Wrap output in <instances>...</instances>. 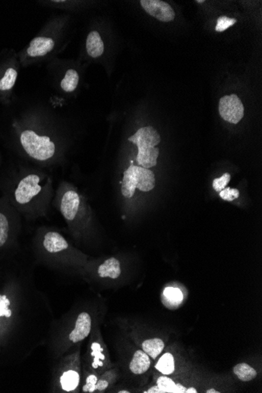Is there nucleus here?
I'll list each match as a JSON object with an SVG mask.
<instances>
[{"mask_svg":"<svg viewBox=\"0 0 262 393\" xmlns=\"http://www.w3.org/2000/svg\"><path fill=\"white\" fill-rule=\"evenodd\" d=\"M138 147L137 162L144 168L149 169L157 164L160 150L156 148L160 143V134L152 126L140 128L133 136L128 138Z\"/></svg>","mask_w":262,"mask_h":393,"instance_id":"obj_1","label":"nucleus"},{"mask_svg":"<svg viewBox=\"0 0 262 393\" xmlns=\"http://www.w3.org/2000/svg\"><path fill=\"white\" fill-rule=\"evenodd\" d=\"M121 192L124 197L132 198L136 189L149 192L155 188V174L141 166L131 165L123 173Z\"/></svg>","mask_w":262,"mask_h":393,"instance_id":"obj_2","label":"nucleus"},{"mask_svg":"<svg viewBox=\"0 0 262 393\" xmlns=\"http://www.w3.org/2000/svg\"><path fill=\"white\" fill-rule=\"evenodd\" d=\"M21 143L25 152L32 158L39 161H45L52 158L56 151L55 144L49 137L39 136L30 129L22 132Z\"/></svg>","mask_w":262,"mask_h":393,"instance_id":"obj_3","label":"nucleus"},{"mask_svg":"<svg viewBox=\"0 0 262 393\" xmlns=\"http://www.w3.org/2000/svg\"><path fill=\"white\" fill-rule=\"evenodd\" d=\"M219 113L224 120L237 124L244 117V104L235 94L225 96L220 99Z\"/></svg>","mask_w":262,"mask_h":393,"instance_id":"obj_4","label":"nucleus"},{"mask_svg":"<svg viewBox=\"0 0 262 393\" xmlns=\"http://www.w3.org/2000/svg\"><path fill=\"white\" fill-rule=\"evenodd\" d=\"M39 182L40 177L36 174H29L24 177L19 182L15 190V199L17 203L25 204L41 193L42 186Z\"/></svg>","mask_w":262,"mask_h":393,"instance_id":"obj_5","label":"nucleus"},{"mask_svg":"<svg viewBox=\"0 0 262 393\" xmlns=\"http://www.w3.org/2000/svg\"><path fill=\"white\" fill-rule=\"evenodd\" d=\"M142 8L150 15L164 22L174 20L175 13L167 3L160 0H141Z\"/></svg>","mask_w":262,"mask_h":393,"instance_id":"obj_6","label":"nucleus"},{"mask_svg":"<svg viewBox=\"0 0 262 393\" xmlns=\"http://www.w3.org/2000/svg\"><path fill=\"white\" fill-rule=\"evenodd\" d=\"M92 320L89 313L81 312L75 320V324L72 331L68 335V340L72 344H75L87 338L91 331Z\"/></svg>","mask_w":262,"mask_h":393,"instance_id":"obj_7","label":"nucleus"},{"mask_svg":"<svg viewBox=\"0 0 262 393\" xmlns=\"http://www.w3.org/2000/svg\"><path fill=\"white\" fill-rule=\"evenodd\" d=\"M81 200L78 193L73 190H68L62 195L61 199V212L68 221H72L76 218L80 209Z\"/></svg>","mask_w":262,"mask_h":393,"instance_id":"obj_8","label":"nucleus"},{"mask_svg":"<svg viewBox=\"0 0 262 393\" xmlns=\"http://www.w3.org/2000/svg\"><path fill=\"white\" fill-rule=\"evenodd\" d=\"M45 250L50 254H57L68 248L65 237L57 231H50L44 235L43 241Z\"/></svg>","mask_w":262,"mask_h":393,"instance_id":"obj_9","label":"nucleus"},{"mask_svg":"<svg viewBox=\"0 0 262 393\" xmlns=\"http://www.w3.org/2000/svg\"><path fill=\"white\" fill-rule=\"evenodd\" d=\"M55 47V41L51 38L39 37L35 38L32 40L27 49V53L29 56L42 57L51 51Z\"/></svg>","mask_w":262,"mask_h":393,"instance_id":"obj_10","label":"nucleus"},{"mask_svg":"<svg viewBox=\"0 0 262 393\" xmlns=\"http://www.w3.org/2000/svg\"><path fill=\"white\" fill-rule=\"evenodd\" d=\"M151 359L143 350L135 352L133 358L129 362V370L135 375H142L149 369Z\"/></svg>","mask_w":262,"mask_h":393,"instance_id":"obj_11","label":"nucleus"},{"mask_svg":"<svg viewBox=\"0 0 262 393\" xmlns=\"http://www.w3.org/2000/svg\"><path fill=\"white\" fill-rule=\"evenodd\" d=\"M80 383L78 371L73 368H68L62 372L60 376V385L64 391H73L77 389Z\"/></svg>","mask_w":262,"mask_h":393,"instance_id":"obj_12","label":"nucleus"},{"mask_svg":"<svg viewBox=\"0 0 262 393\" xmlns=\"http://www.w3.org/2000/svg\"><path fill=\"white\" fill-rule=\"evenodd\" d=\"M97 273L101 278L117 279L121 274L120 263L115 257H111L99 266Z\"/></svg>","mask_w":262,"mask_h":393,"instance_id":"obj_13","label":"nucleus"},{"mask_svg":"<svg viewBox=\"0 0 262 393\" xmlns=\"http://www.w3.org/2000/svg\"><path fill=\"white\" fill-rule=\"evenodd\" d=\"M104 43L97 32L93 31L88 35L87 39V50L88 55L96 58L104 53Z\"/></svg>","mask_w":262,"mask_h":393,"instance_id":"obj_14","label":"nucleus"},{"mask_svg":"<svg viewBox=\"0 0 262 393\" xmlns=\"http://www.w3.org/2000/svg\"><path fill=\"white\" fill-rule=\"evenodd\" d=\"M165 347L164 340L160 338H151L144 340L142 345V350L152 359H155Z\"/></svg>","mask_w":262,"mask_h":393,"instance_id":"obj_15","label":"nucleus"},{"mask_svg":"<svg viewBox=\"0 0 262 393\" xmlns=\"http://www.w3.org/2000/svg\"><path fill=\"white\" fill-rule=\"evenodd\" d=\"M233 372L237 378L244 382H247L254 379L257 375V371L245 362H241L235 365L233 368Z\"/></svg>","mask_w":262,"mask_h":393,"instance_id":"obj_16","label":"nucleus"},{"mask_svg":"<svg viewBox=\"0 0 262 393\" xmlns=\"http://www.w3.org/2000/svg\"><path fill=\"white\" fill-rule=\"evenodd\" d=\"M155 368L164 375H170L174 371V359L169 352L163 355L155 365Z\"/></svg>","mask_w":262,"mask_h":393,"instance_id":"obj_17","label":"nucleus"},{"mask_svg":"<svg viewBox=\"0 0 262 393\" xmlns=\"http://www.w3.org/2000/svg\"><path fill=\"white\" fill-rule=\"evenodd\" d=\"M78 73L74 69L68 70L65 74V77L61 83V86L65 92H72L76 89L78 84Z\"/></svg>","mask_w":262,"mask_h":393,"instance_id":"obj_18","label":"nucleus"},{"mask_svg":"<svg viewBox=\"0 0 262 393\" xmlns=\"http://www.w3.org/2000/svg\"><path fill=\"white\" fill-rule=\"evenodd\" d=\"M164 296L167 303L170 305H179L183 301L182 292L175 287H167L164 291Z\"/></svg>","mask_w":262,"mask_h":393,"instance_id":"obj_19","label":"nucleus"},{"mask_svg":"<svg viewBox=\"0 0 262 393\" xmlns=\"http://www.w3.org/2000/svg\"><path fill=\"white\" fill-rule=\"evenodd\" d=\"M17 72L13 68H8L5 75L0 80V90H9L13 88L17 80Z\"/></svg>","mask_w":262,"mask_h":393,"instance_id":"obj_20","label":"nucleus"},{"mask_svg":"<svg viewBox=\"0 0 262 393\" xmlns=\"http://www.w3.org/2000/svg\"><path fill=\"white\" fill-rule=\"evenodd\" d=\"M156 385L163 393H174L175 391V383L172 379L166 376L160 377L157 379Z\"/></svg>","mask_w":262,"mask_h":393,"instance_id":"obj_21","label":"nucleus"},{"mask_svg":"<svg viewBox=\"0 0 262 393\" xmlns=\"http://www.w3.org/2000/svg\"><path fill=\"white\" fill-rule=\"evenodd\" d=\"M9 222L7 217L0 213V247L5 244L8 238Z\"/></svg>","mask_w":262,"mask_h":393,"instance_id":"obj_22","label":"nucleus"},{"mask_svg":"<svg viewBox=\"0 0 262 393\" xmlns=\"http://www.w3.org/2000/svg\"><path fill=\"white\" fill-rule=\"evenodd\" d=\"M235 23H237L235 19L230 18V17H226V16H222V17H218L215 30L218 32V33H222V32L227 30L228 28L233 25Z\"/></svg>","mask_w":262,"mask_h":393,"instance_id":"obj_23","label":"nucleus"},{"mask_svg":"<svg viewBox=\"0 0 262 393\" xmlns=\"http://www.w3.org/2000/svg\"><path fill=\"white\" fill-rule=\"evenodd\" d=\"M231 175L228 173H225L221 177L215 179L213 181V188L218 193H220L221 190L225 189L227 185L229 183Z\"/></svg>","mask_w":262,"mask_h":393,"instance_id":"obj_24","label":"nucleus"},{"mask_svg":"<svg viewBox=\"0 0 262 393\" xmlns=\"http://www.w3.org/2000/svg\"><path fill=\"white\" fill-rule=\"evenodd\" d=\"M220 197L224 200L233 201L240 196V192L238 189L226 188L221 190L219 193Z\"/></svg>","mask_w":262,"mask_h":393,"instance_id":"obj_25","label":"nucleus"},{"mask_svg":"<svg viewBox=\"0 0 262 393\" xmlns=\"http://www.w3.org/2000/svg\"><path fill=\"white\" fill-rule=\"evenodd\" d=\"M97 378L96 375H90L86 378V382L83 387L84 392H94L95 391L96 384H97Z\"/></svg>","mask_w":262,"mask_h":393,"instance_id":"obj_26","label":"nucleus"},{"mask_svg":"<svg viewBox=\"0 0 262 393\" xmlns=\"http://www.w3.org/2000/svg\"><path fill=\"white\" fill-rule=\"evenodd\" d=\"M10 305V301L7 299L6 296H0V316H6L7 317H10L11 315V311L7 308V306Z\"/></svg>","mask_w":262,"mask_h":393,"instance_id":"obj_27","label":"nucleus"},{"mask_svg":"<svg viewBox=\"0 0 262 393\" xmlns=\"http://www.w3.org/2000/svg\"><path fill=\"white\" fill-rule=\"evenodd\" d=\"M109 386V381L106 377H103L100 379H97V384H96L95 391H102L107 389Z\"/></svg>","mask_w":262,"mask_h":393,"instance_id":"obj_28","label":"nucleus"},{"mask_svg":"<svg viewBox=\"0 0 262 393\" xmlns=\"http://www.w3.org/2000/svg\"><path fill=\"white\" fill-rule=\"evenodd\" d=\"M186 389H187V388H186V387L182 386V385H180V384H176L174 393H184L186 392Z\"/></svg>","mask_w":262,"mask_h":393,"instance_id":"obj_29","label":"nucleus"},{"mask_svg":"<svg viewBox=\"0 0 262 393\" xmlns=\"http://www.w3.org/2000/svg\"><path fill=\"white\" fill-rule=\"evenodd\" d=\"M144 392L145 393H163L162 391L160 389V388H159L157 385H155V386L152 387V388H149V389L147 390V391H144Z\"/></svg>","mask_w":262,"mask_h":393,"instance_id":"obj_30","label":"nucleus"},{"mask_svg":"<svg viewBox=\"0 0 262 393\" xmlns=\"http://www.w3.org/2000/svg\"><path fill=\"white\" fill-rule=\"evenodd\" d=\"M186 393H196L197 392V390L196 389V388H188V389H186Z\"/></svg>","mask_w":262,"mask_h":393,"instance_id":"obj_31","label":"nucleus"},{"mask_svg":"<svg viewBox=\"0 0 262 393\" xmlns=\"http://www.w3.org/2000/svg\"><path fill=\"white\" fill-rule=\"evenodd\" d=\"M206 393H219L220 391H216V390L214 389V388H211V389L206 390Z\"/></svg>","mask_w":262,"mask_h":393,"instance_id":"obj_32","label":"nucleus"},{"mask_svg":"<svg viewBox=\"0 0 262 393\" xmlns=\"http://www.w3.org/2000/svg\"><path fill=\"white\" fill-rule=\"evenodd\" d=\"M119 393H129V391H125V390H122V391H119Z\"/></svg>","mask_w":262,"mask_h":393,"instance_id":"obj_33","label":"nucleus"},{"mask_svg":"<svg viewBox=\"0 0 262 393\" xmlns=\"http://www.w3.org/2000/svg\"><path fill=\"white\" fill-rule=\"evenodd\" d=\"M196 2L199 3V4H203V3H204V1L203 0H197Z\"/></svg>","mask_w":262,"mask_h":393,"instance_id":"obj_34","label":"nucleus"}]
</instances>
